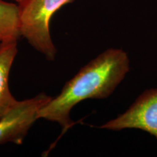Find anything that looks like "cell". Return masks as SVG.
<instances>
[{"mask_svg":"<svg viewBox=\"0 0 157 157\" xmlns=\"http://www.w3.org/2000/svg\"><path fill=\"white\" fill-rule=\"evenodd\" d=\"M129 58L124 50L109 48L83 66L66 82L60 93L52 97L39 110L38 117L59 124L63 132L74 122L71 112L87 99H104L110 96L129 71Z\"/></svg>","mask_w":157,"mask_h":157,"instance_id":"1","label":"cell"},{"mask_svg":"<svg viewBox=\"0 0 157 157\" xmlns=\"http://www.w3.org/2000/svg\"><path fill=\"white\" fill-rule=\"evenodd\" d=\"M73 0H27L21 7V34L48 60H55L57 49L50 34L55 13Z\"/></svg>","mask_w":157,"mask_h":157,"instance_id":"2","label":"cell"},{"mask_svg":"<svg viewBox=\"0 0 157 157\" xmlns=\"http://www.w3.org/2000/svg\"><path fill=\"white\" fill-rule=\"evenodd\" d=\"M51 98L40 93L29 99L17 101L8 112L0 117V145L22 144L29 130L39 119V110Z\"/></svg>","mask_w":157,"mask_h":157,"instance_id":"3","label":"cell"},{"mask_svg":"<svg viewBox=\"0 0 157 157\" xmlns=\"http://www.w3.org/2000/svg\"><path fill=\"white\" fill-rule=\"evenodd\" d=\"M100 128L111 131L137 129L157 139V88L145 90L124 112L102 124Z\"/></svg>","mask_w":157,"mask_h":157,"instance_id":"4","label":"cell"},{"mask_svg":"<svg viewBox=\"0 0 157 157\" xmlns=\"http://www.w3.org/2000/svg\"><path fill=\"white\" fill-rule=\"evenodd\" d=\"M17 54V40L0 43V117L16 104L17 101L12 95L9 87V76Z\"/></svg>","mask_w":157,"mask_h":157,"instance_id":"5","label":"cell"},{"mask_svg":"<svg viewBox=\"0 0 157 157\" xmlns=\"http://www.w3.org/2000/svg\"><path fill=\"white\" fill-rule=\"evenodd\" d=\"M21 34V7L0 0V43L18 39Z\"/></svg>","mask_w":157,"mask_h":157,"instance_id":"6","label":"cell"},{"mask_svg":"<svg viewBox=\"0 0 157 157\" xmlns=\"http://www.w3.org/2000/svg\"><path fill=\"white\" fill-rule=\"evenodd\" d=\"M14 1L17 4H18L20 6H22V5H24L25 2H26L27 0H14Z\"/></svg>","mask_w":157,"mask_h":157,"instance_id":"7","label":"cell"}]
</instances>
